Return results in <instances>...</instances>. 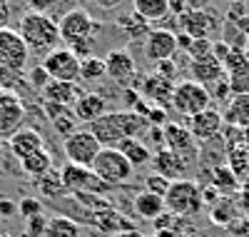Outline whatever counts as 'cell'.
Wrapping results in <instances>:
<instances>
[{
	"label": "cell",
	"mask_w": 249,
	"mask_h": 237,
	"mask_svg": "<svg viewBox=\"0 0 249 237\" xmlns=\"http://www.w3.org/2000/svg\"><path fill=\"white\" fill-rule=\"evenodd\" d=\"M43 147H45V140L35 127H20V130H15L8 138V150L15 155L18 162L33 153H37V150H43Z\"/></svg>",
	"instance_id": "19"
},
{
	"label": "cell",
	"mask_w": 249,
	"mask_h": 237,
	"mask_svg": "<svg viewBox=\"0 0 249 237\" xmlns=\"http://www.w3.org/2000/svg\"><path fill=\"white\" fill-rule=\"evenodd\" d=\"M162 147L172 150V153H179L190 160H195V155H197V140L190 133V127L182 122H167L162 127Z\"/></svg>",
	"instance_id": "15"
},
{
	"label": "cell",
	"mask_w": 249,
	"mask_h": 237,
	"mask_svg": "<svg viewBox=\"0 0 249 237\" xmlns=\"http://www.w3.org/2000/svg\"><path fill=\"white\" fill-rule=\"evenodd\" d=\"M30 65V50L18 30H0V90H10L23 82Z\"/></svg>",
	"instance_id": "2"
},
{
	"label": "cell",
	"mask_w": 249,
	"mask_h": 237,
	"mask_svg": "<svg viewBox=\"0 0 249 237\" xmlns=\"http://www.w3.org/2000/svg\"><path fill=\"white\" fill-rule=\"evenodd\" d=\"M8 3H10V0H8Z\"/></svg>",
	"instance_id": "51"
},
{
	"label": "cell",
	"mask_w": 249,
	"mask_h": 237,
	"mask_svg": "<svg viewBox=\"0 0 249 237\" xmlns=\"http://www.w3.org/2000/svg\"><path fill=\"white\" fill-rule=\"evenodd\" d=\"M170 185H172V180L157 175V172H150V175L144 178V190H147V192H155V195H160V198L167 195Z\"/></svg>",
	"instance_id": "35"
},
{
	"label": "cell",
	"mask_w": 249,
	"mask_h": 237,
	"mask_svg": "<svg viewBox=\"0 0 249 237\" xmlns=\"http://www.w3.org/2000/svg\"><path fill=\"white\" fill-rule=\"evenodd\" d=\"M132 10L147 23H162L170 18V0H132Z\"/></svg>",
	"instance_id": "27"
},
{
	"label": "cell",
	"mask_w": 249,
	"mask_h": 237,
	"mask_svg": "<svg viewBox=\"0 0 249 237\" xmlns=\"http://www.w3.org/2000/svg\"><path fill=\"white\" fill-rule=\"evenodd\" d=\"M95 3H97V8H102V10H115L122 0H95Z\"/></svg>",
	"instance_id": "45"
},
{
	"label": "cell",
	"mask_w": 249,
	"mask_h": 237,
	"mask_svg": "<svg viewBox=\"0 0 249 237\" xmlns=\"http://www.w3.org/2000/svg\"><path fill=\"white\" fill-rule=\"evenodd\" d=\"M0 237H8V235H0Z\"/></svg>",
	"instance_id": "50"
},
{
	"label": "cell",
	"mask_w": 249,
	"mask_h": 237,
	"mask_svg": "<svg viewBox=\"0 0 249 237\" xmlns=\"http://www.w3.org/2000/svg\"><path fill=\"white\" fill-rule=\"evenodd\" d=\"M40 212H43V205H40V200H35V198H23V200L18 202V215L23 220L37 217Z\"/></svg>",
	"instance_id": "37"
},
{
	"label": "cell",
	"mask_w": 249,
	"mask_h": 237,
	"mask_svg": "<svg viewBox=\"0 0 249 237\" xmlns=\"http://www.w3.org/2000/svg\"><path fill=\"white\" fill-rule=\"evenodd\" d=\"M10 18H13V13H10V3H8V0H0V30L10 28Z\"/></svg>",
	"instance_id": "41"
},
{
	"label": "cell",
	"mask_w": 249,
	"mask_h": 237,
	"mask_svg": "<svg viewBox=\"0 0 249 237\" xmlns=\"http://www.w3.org/2000/svg\"><path fill=\"white\" fill-rule=\"evenodd\" d=\"M28 82H30V88L33 90H37V93H43L48 85H50V75L45 73V68L43 65H35V68H28Z\"/></svg>",
	"instance_id": "36"
},
{
	"label": "cell",
	"mask_w": 249,
	"mask_h": 237,
	"mask_svg": "<svg viewBox=\"0 0 249 237\" xmlns=\"http://www.w3.org/2000/svg\"><path fill=\"white\" fill-rule=\"evenodd\" d=\"M60 178H62V185H65V190L75 192V195H102V192H107L110 185L102 182L92 167H82V165H72L68 162L65 167L60 170Z\"/></svg>",
	"instance_id": "10"
},
{
	"label": "cell",
	"mask_w": 249,
	"mask_h": 237,
	"mask_svg": "<svg viewBox=\"0 0 249 237\" xmlns=\"http://www.w3.org/2000/svg\"><path fill=\"white\" fill-rule=\"evenodd\" d=\"M23 3H25V8L30 13H45V15H50V10L57 5V0H23Z\"/></svg>",
	"instance_id": "38"
},
{
	"label": "cell",
	"mask_w": 249,
	"mask_h": 237,
	"mask_svg": "<svg viewBox=\"0 0 249 237\" xmlns=\"http://www.w3.org/2000/svg\"><path fill=\"white\" fill-rule=\"evenodd\" d=\"M144 127H150L144 115L135 110H117V113H105L95 122H90L88 130L100 140L102 147H117L122 140L137 138Z\"/></svg>",
	"instance_id": "1"
},
{
	"label": "cell",
	"mask_w": 249,
	"mask_h": 237,
	"mask_svg": "<svg viewBox=\"0 0 249 237\" xmlns=\"http://www.w3.org/2000/svg\"><path fill=\"white\" fill-rule=\"evenodd\" d=\"M40 65L45 68V73L50 75V80L57 82H77L80 80V65L82 60L70 50V48H55L50 50Z\"/></svg>",
	"instance_id": "9"
},
{
	"label": "cell",
	"mask_w": 249,
	"mask_h": 237,
	"mask_svg": "<svg viewBox=\"0 0 249 237\" xmlns=\"http://www.w3.org/2000/svg\"><path fill=\"white\" fill-rule=\"evenodd\" d=\"M100 150H102V145L90 130H75L72 135L62 140V153H65L68 162H72V165L92 167Z\"/></svg>",
	"instance_id": "8"
},
{
	"label": "cell",
	"mask_w": 249,
	"mask_h": 237,
	"mask_svg": "<svg viewBox=\"0 0 249 237\" xmlns=\"http://www.w3.org/2000/svg\"><path fill=\"white\" fill-rule=\"evenodd\" d=\"M60 28V42L65 48L75 45V42H85V40H95L97 30L102 28L100 20H95V15L85 8H72L57 20Z\"/></svg>",
	"instance_id": "4"
},
{
	"label": "cell",
	"mask_w": 249,
	"mask_h": 237,
	"mask_svg": "<svg viewBox=\"0 0 249 237\" xmlns=\"http://www.w3.org/2000/svg\"><path fill=\"white\" fill-rule=\"evenodd\" d=\"M227 73H224V65L212 55V58H204V60H190V80L210 88L217 80H222Z\"/></svg>",
	"instance_id": "22"
},
{
	"label": "cell",
	"mask_w": 249,
	"mask_h": 237,
	"mask_svg": "<svg viewBox=\"0 0 249 237\" xmlns=\"http://www.w3.org/2000/svg\"><path fill=\"white\" fill-rule=\"evenodd\" d=\"M112 237H144L140 230H135V227H124V230H117V232H112Z\"/></svg>",
	"instance_id": "44"
},
{
	"label": "cell",
	"mask_w": 249,
	"mask_h": 237,
	"mask_svg": "<svg viewBox=\"0 0 249 237\" xmlns=\"http://www.w3.org/2000/svg\"><path fill=\"white\" fill-rule=\"evenodd\" d=\"M190 158H184V155H179V153H172V150H167V147H160V150H155L152 153V167H155V172L157 175H162V178H167V180H184V175H187V170H190Z\"/></svg>",
	"instance_id": "17"
},
{
	"label": "cell",
	"mask_w": 249,
	"mask_h": 237,
	"mask_svg": "<svg viewBox=\"0 0 249 237\" xmlns=\"http://www.w3.org/2000/svg\"><path fill=\"white\" fill-rule=\"evenodd\" d=\"M224 125L237 127V130H249V93L232 95L224 102Z\"/></svg>",
	"instance_id": "23"
},
{
	"label": "cell",
	"mask_w": 249,
	"mask_h": 237,
	"mask_svg": "<svg viewBox=\"0 0 249 237\" xmlns=\"http://www.w3.org/2000/svg\"><path fill=\"white\" fill-rule=\"evenodd\" d=\"M219 30V18L207 8H190L184 15L177 18V33H187L192 40L210 38Z\"/></svg>",
	"instance_id": "11"
},
{
	"label": "cell",
	"mask_w": 249,
	"mask_h": 237,
	"mask_svg": "<svg viewBox=\"0 0 249 237\" xmlns=\"http://www.w3.org/2000/svg\"><path fill=\"white\" fill-rule=\"evenodd\" d=\"M155 73L162 75L164 80H172V82H175V78H177V65H175V60H162V62H157V65H155Z\"/></svg>",
	"instance_id": "39"
},
{
	"label": "cell",
	"mask_w": 249,
	"mask_h": 237,
	"mask_svg": "<svg viewBox=\"0 0 249 237\" xmlns=\"http://www.w3.org/2000/svg\"><path fill=\"white\" fill-rule=\"evenodd\" d=\"M222 65H224L227 80H230L232 95L249 93V53L244 48H230Z\"/></svg>",
	"instance_id": "13"
},
{
	"label": "cell",
	"mask_w": 249,
	"mask_h": 237,
	"mask_svg": "<svg viewBox=\"0 0 249 237\" xmlns=\"http://www.w3.org/2000/svg\"><path fill=\"white\" fill-rule=\"evenodd\" d=\"M132 207H135V212L140 215L142 220H152V222L160 217V215L167 212V207H164V198L155 195V192H147V190H142L140 195H135Z\"/></svg>",
	"instance_id": "25"
},
{
	"label": "cell",
	"mask_w": 249,
	"mask_h": 237,
	"mask_svg": "<svg viewBox=\"0 0 249 237\" xmlns=\"http://www.w3.org/2000/svg\"><path fill=\"white\" fill-rule=\"evenodd\" d=\"M212 182H214V187H219L224 192L237 190V175L230 165H217L214 172H212Z\"/></svg>",
	"instance_id": "33"
},
{
	"label": "cell",
	"mask_w": 249,
	"mask_h": 237,
	"mask_svg": "<svg viewBox=\"0 0 249 237\" xmlns=\"http://www.w3.org/2000/svg\"><path fill=\"white\" fill-rule=\"evenodd\" d=\"M242 202H244V207L249 210V178H247V182H244V187H242Z\"/></svg>",
	"instance_id": "46"
},
{
	"label": "cell",
	"mask_w": 249,
	"mask_h": 237,
	"mask_svg": "<svg viewBox=\"0 0 249 237\" xmlns=\"http://www.w3.org/2000/svg\"><path fill=\"white\" fill-rule=\"evenodd\" d=\"M190 55V60H204V58H212L214 55V40L210 38H199V40H192V45L184 50Z\"/></svg>",
	"instance_id": "34"
},
{
	"label": "cell",
	"mask_w": 249,
	"mask_h": 237,
	"mask_svg": "<svg viewBox=\"0 0 249 237\" xmlns=\"http://www.w3.org/2000/svg\"><path fill=\"white\" fill-rule=\"evenodd\" d=\"M25 120V105L15 90H0V138H10Z\"/></svg>",
	"instance_id": "14"
},
{
	"label": "cell",
	"mask_w": 249,
	"mask_h": 237,
	"mask_svg": "<svg viewBox=\"0 0 249 237\" xmlns=\"http://www.w3.org/2000/svg\"><path fill=\"white\" fill-rule=\"evenodd\" d=\"M172 90H175V82H172V80H164V78L157 75V73L147 75V78L142 80V85H140V95H142L144 100H150L152 105H160V107L170 105Z\"/></svg>",
	"instance_id": "21"
},
{
	"label": "cell",
	"mask_w": 249,
	"mask_h": 237,
	"mask_svg": "<svg viewBox=\"0 0 249 237\" xmlns=\"http://www.w3.org/2000/svg\"><path fill=\"white\" fill-rule=\"evenodd\" d=\"M244 50H247V53H249V38H247V45H244Z\"/></svg>",
	"instance_id": "48"
},
{
	"label": "cell",
	"mask_w": 249,
	"mask_h": 237,
	"mask_svg": "<svg viewBox=\"0 0 249 237\" xmlns=\"http://www.w3.org/2000/svg\"><path fill=\"white\" fill-rule=\"evenodd\" d=\"M105 113H107V100L102 98L100 93H82V95L75 100V105H72L75 120L85 122V125L95 122L97 118H102Z\"/></svg>",
	"instance_id": "20"
},
{
	"label": "cell",
	"mask_w": 249,
	"mask_h": 237,
	"mask_svg": "<svg viewBox=\"0 0 249 237\" xmlns=\"http://www.w3.org/2000/svg\"><path fill=\"white\" fill-rule=\"evenodd\" d=\"M105 68H107V78H112L117 85H130L137 75L135 55L127 48H112L105 55Z\"/></svg>",
	"instance_id": "16"
},
{
	"label": "cell",
	"mask_w": 249,
	"mask_h": 237,
	"mask_svg": "<svg viewBox=\"0 0 249 237\" xmlns=\"http://www.w3.org/2000/svg\"><path fill=\"white\" fill-rule=\"evenodd\" d=\"M92 172L105 185L120 187V185H127L132 180L135 167L127 162V158H124L117 147H102L100 155L92 162Z\"/></svg>",
	"instance_id": "6"
},
{
	"label": "cell",
	"mask_w": 249,
	"mask_h": 237,
	"mask_svg": "<svg viewBox=\"0 0 249 237\" xmlns=\"http://www.w3.org/2000/svg\"><path fill=\"white\" fill-rule=\"evenodd\" d=\"M40 95H43V102H55V105L72 107L75 100L82 93L77 90V82H57V80H50V85Z\"/></svg>",
	"instance_id": "24"
},
{
	"label": "cell",
	"mask_w": 249,
	"mask_h": 237,
	"mask_svg": "<svg viewBox=\"0 0 249 237\" xmlns=\"http://www.w3.org/2000/svg\"><path fill=\"white\" fill-rule=\"evenodd\" d=\"M115 25L124 33V35H130V40H142L144 42V38L150 35V23L144 18H140L135 10H130V13H122V15H117V20H115Z\"/></svg>",
	"instance_id": "28"
},
{
	"label": "cell",
	"mask_w": 249,
	"mask_h": 237,
	"mask_svg": "<svg viewBox=\"0 0 249 237\" xmlns=\"http://www.w3.org/2000/svg\"><path fill=\"white\" fill-rule=\"evenodd\" d=\"M43 237H82V232H80V225L75 220L65 217V215H57V217L48 220Z\"/></svg>",
	"instance_id": "30"
},
{
	"label": "cell",
	"mask_w": 249,
	"mask_h": 237,
	"mask_svg": "<svg viewBox=\"0 0 249 237\" xmlns=\"http://www.w3.org/2000/svg\"><path fill=\"white\" fill-rule=\"evenodd\" d=\"M187 127H190V133L195 135V140L207 142V140H212L222 133L224 118H222V113L217 110V107H207V110L187 118Z\"/></svg>",
	"instance_id": "18"
},
{
	"label": "cell",
	"mask_w": 249,
	"mask_h": 237,
	"mask_svg": "<svg viewBox=\"0 0 249 237\" xmlns=\"http://www.w3.org/2000/svg\"><path fill=\"white\" fill-rule=\"evenodd\" d=\"M117 150L127 158V162L137 170V167H144V165H152V150L144 145L140 138H130V140H122L117 145Z\"/></svg>",
	"instance_id": "26"
},
{
	"label": "cell",
	"mask_w": 249,
	"mask_h": 237,
	"mask_svg": "<svg viewBox=\"0 0 249 237\" xmlns=\"http://www.w3.org/2000/svg\"><path fill=\"white\" fill-rule=\"evenodd\" d=\"M18 212V205L13 200H0V217H13Z\"/></svg>",
	"instance_id": "43"
},
{
	"label": "cell",
	"mask_w": 249,
	"mask_h": 237,
	"mask_svg": "<svg viewBox=\"0 0 249 237\" xmlns=\"http://www.w3.org/2000/svg\"><path fill=\"white\" fill-rule=\"evenodd\" d=\"M105 75H107L105 58L92 55V58L82 60V65H80V80H82V82H90V85H92V82H100Z\"/></svg>",
	"instance_id": "31"
},
{
	"label": "cell",
	"mask_w": 249,
	"mask_h": 237,
	"mask_svg": "<svg viewBox=\"0 0 249 237\" xmlns=\"http://www.w3.org/2000/svg\"><path fill=\"white\" fill-rule=\"evenodd\" d=\"M192 5L187 3V0H170V15L172 18H179V15H184L187 10H190Z\"/></svg>",
	"instance_id": "42"
},
{
	"label": "cell",
	"mask_w": 249,
	"mask_h": 237,
	"mask_svg": "<svg viewBox=\"0 0 249 237\" xmlns=\"http://www.w3.org/2000/svg\"><path fill=\"white\" fill-rule=\"evenodd\" d=\"M170 107H175V113H179L182 118H192L207 110V107H212V95L204 85L195 80H182V82H175Z\"/></svg>",
	"instance_id": "7"
},
{
	"label": "cell",
	"mask_w": 249,
	"mask_h": 237,
	"mask_svg": "<svg viewBox=\"0 0 249 237\" xmlns=\"http://www.w3.org/2000/svg\"><path fill=\"white\" fill-rule=\"evenodd\" d=\"M37 182V187H40V192H43L45 198H57V195H62L65 192V185H62V178H60V172H48V175H43L40 180H35Z\"/></svg>",
	"instance_id": "32"
},
{
	"label": "cell",
	"mask_w": 249,
	"mask_h": 237,
	"mask_svg": "<svg viewBox=\"0 0 249 237\" xmlns=\"http://www.w3.org/2000/svg\"><path fill=\"white\" fill-rule=\"evenodd\" d=\"M25 222H28V232H30V237H43V235H45L48 220L43 217V215H37V217H30V220H25Z\"/></svg>",
	"instance_id": "40"
},
{
	"label": "cell",
	"mask_w": 249,
	"mask_h": 237,
	"mask_svg": "<svg viewBox=\"0 0 249 237\" xmlns=\"http://www.w3.org/2000/svg\"><path fill=\"white\" fill-rule=\"evenodd\" d=\"M18 35L23 38V42L28 45L30 53L35 55H48L50 50H55V45L60 42V28L57 20L45 15V13H30L25 10L18 20Z\"/></svg>",
	"instance_id": "3"
},
{
	"label": "cell",
	"mask_w": 249,
	"mask_h": 237,
	"mask_svg": "<svg viewBox=\"0 0 249 237\" xmlns=\"http://www.w3.org/2000/svg\"><path fill=\"white\" fill-rule=\"evenodd\" d=\"M179 50L177 45V33L170 28H152L150 35L142 42V53L150 62H162V60H175V53Z\"/></svg>",
	"instance_id": "12"
},
{
	"label": "cell",
	"mask_w": 249,
	"mask_h": 237,
	"mask_svg": "<svg viewBox=\"0 0 249 237\" xmlns=\"http://www.w3.org/2000/svg\"><path fill=\"white\" fill-rule=\"evenodd\" d=\"M232 3H234V5H242V3H244V0H232Z\"/></svg>",
	"instance_id": "47"
},
{
	"label": "cell",
	"mask_w": 249,
	"mask_h": 237,
	"mask_svg": "<svg viewBox=\"0 0 249 237\" xmlns=\"http://www.w3.org/2000/svg\"><path fill=\"white\" fill-rule=\"evenodd\" d=\"M164 207L177 217H190L204 207V190L195 180H175L164 195Z\"/></svg>",
	"instance_id": "5"
},
{
	"label": "cell",
	"mask_w": 249,
	"mask_h": 237,
	"mask_svg": "<svg viewBox=\"0 0 249 237\" xmlns=\"http://www.w3.org/2000/svg\"><path fill=\"white\" fill-rule=\"evenodd\" d=\"M150 237H160V235H150Z\"/></svg>",
	"instance_id": "49"
},
{
	"label": "cell",
	"mask_w": 249,
	"mask_h": 237,
	"mask_svg": "<svg viewBox=\"0 0 249 237\" xmlns=\"http://www.w3.org/2000/svg\"><path fill=\"white\" fill-rule=\"evenodd\" d=\"M20 167H23L25 175L40 180L43 175H48V172H53V155H50V150L43 147V150H37V153L28 155L20 160Z\"/></svg>",
	"instance_id": "29"
}]
</instances>
